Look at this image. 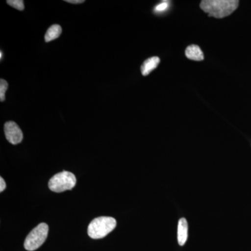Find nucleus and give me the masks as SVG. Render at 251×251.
<instances>
[{
	"label": "nucleus",
	"instance_id": "13",
	"mask_svg": "<svg viewBox=\"0 0 251 251\" xmlns=\"http://www.w3.org/2000/svg\"><path fill=\"white\" fill-rule=\"evenodd\" d=\"M5 188H6V183H5L4 180L1 176L0 177V191L2 192L3 191H4Z\"/></svg>",
	"mask_w": 251,
	"mask_h": 251
},
{
	"label": "nucleus",
	"instance_id": "9",
	"mask_svg": "<svg viewBox=\"0 0 251 251\" xmlns=\"http://www.w3.org/2000/svg\"><path fill=\"white\" fill-rule=\"evenodd\" d=\"M62 33V27L59 25H53L50 26L46 31L45 35V41L46 42L54 40V39L59 38Z\"/></svg>",
	"mask_w": 251,
	"mask_h": 251
},
{
	"label": "nucleus",
	"instance_id": "1",
	"mask_svg": "<svg viewBox=\"0 0 251 251\" xmlns=\"http://www.w3.org/2000/svg\"><path fill=\"white\" fill-rule=\"evenodd\" d=\"M239 3L237 0H203L201 8L211 17L222 18L232 14Z\"/></svg>",
	"mask_w": 251,
	"mask_h": 251
},
{
	"label": "nucleus",
	"instance_id": "6",
	"mask_svg": "<svg viewBox=\"0 0 251 251\" xmlns=\"http://www.w3.org/2000/svg\"><path fill=\"white\" fill-rule=\"evenodd\" d=\"M188 222L186 219L182 218L178 224L177 238L180 246H184L188 239Z\"/></svg>",
	"mask_w": 251,
	"mask_h": 251
},
{
	"label": "nucleus",
	"instance_id": "7",
	"mask_svg": "<svg viewBox=\"0 0 251 251\" xmlns=\"http://www.w3.org/2000/svg\"><path fill=\"white\" fill-rule=\"evenodd\" d=\"M185 54H186V57L191 60L202 61L204 59V54H203L202 50L197 45L188 46Z\"/></svg>",
	"mask_w": 251,
	"mask_h": 251
},
{
	"label": "nucleus",
	"instance_id": "2",
	"mask_svg": "<svg viewBox=\"0 0 251 251\" xmlns=\"http://www.w3.org/2000/svg\"><path fill=\"white\" fill-rule=\"evenodd\" d=\"M116 220L109 216H100L94 219L88 226V235L94 239H102L116 227Z\"/></svg>",
	"mask_w": 251,
	"mask_h": 251
},
{
	"label": "nucleus",
	"instance_id": "4",
	"mask_svg": "<svg viewBox=\"0 0 251 251\" xmlns=\"http://www.w3.org/2000/svg\"><path fill=\"white\" fill-rule=\"evenodd\" d=\"M49 234V226L42 223L32 229L24 243L25 249L27 251H33L39 249L45 242Z\"/></svg>",
	"mask_w": 251,
	"mask_h": 251
},
{
	"label": "nucleus",
	"instance_id": "14",
	"mask_svg": "<svg viewBox=\"0 0 251 251\" xmlns=\"http://www.w3.org/2000/svg\"><path fill=\"white\" fill-rule=\"evenodd\" d=\"M66 1L71 3V4H81V3L85 2L84 0H66Z\"/></svg>",
	"mask_w": 251,
	"mask_h": 251
},
{
	"label": "nucleus",
	"instance_id": "5",
	"mask_svg": "<svg viewBox=\"0 0 251 251\" xmlns=\"http://www.w3.org/2000/svg\"><path fill=\"white\" fill-rule=\"evenodd\" d=\"M4 133L6 140L13 145H17L22 142V130L14 122H8L5 124Z\"/></svg>",
	"mask_w": 251,
	"mask_h": 251
},
{
	"label": "nucleus",
	"instance_id": "11",
	"mask_svg": "<svg viewBox=\"0 0 251 251\" xmlns=\"http://www.w3.org/2000/svg\"><path fill=\"white\" fill-rule=\"evenodd\" d=\"M6 2L10 6L19 10V11H23L25 9L24 1L23 0H9Z\"/></svg>",
	"mask_w": 251,
	"mask_h": 251
},
{
	"label": "nucleus",
	"instance_id": "8",
	"mask_svg": "<svg viewBox=\"0 0 251 251\" xmlns=\"http://www.w3.org/2000/svg\"><path fill=\"white\" fill-rule=\"evenodd\" d=\"M160 59L158 57H153L147 59L141 66L142 74L144 76H147L158 67Z\"/></svg>",
	"mask_w": 251,
	"mask_h": 251
},
{
	"label": "nucleus",
	"instance_id": "12",
	"mask_svg": "<svg viewBox=\"0 0 251 251\" xmlns=\"http://www.w3.org/2000/svg\"><path fill=\"white\" fill-rule=\"evenodd\" d=\"M168 6H169V4H168V1H163L161 4L157 5L156 7L154 8L155 12H163V11L168 9Z\"/></svg>",
	"mask_w": 251,
	"mask_h": 251
},
{
	"label": "nucleus",
	"instance_id": "10",
	"mask_svg": "<svg viewBox=\"0 0 251 251\" xmlns=\"http://www.w3.org/2000/svg\"><path fill=\"white\" fill-rule=\"evenodd\" d=\"M9 85L6 80L1 79L0 80V100L1 102L4 101L5 100V93L7 90Z\"/></svg>",
	"mask_w": 251,
	"mask_h": 251
},
{
	"label": "nucleus",
	"instance_id": "15",
	"mask_svg": "<svg viewBox=\"0 0 251 251\" xmlns=\"http://www.w3.org/2000/svg\"><path fill=\"white\" fill-rule=\"evenodd\" d=\"M2 51H1V52H0V59H1H1H2Z\"/></svg>",
	"mask_w": 251,
	"mask_h": 251
},
{
	"label": "nucleus",
	"instance_id": "3",
	"mask_svg": "<svg viewBox=\"0 0 251 251\" xmlns=\"http://www.w3.org/2000/svg\"><path fill=\"white\" fill-rule=\"evenodd\" d=\"M76 184L75 175L70 172L62 171L54 175L49 183L51 191L55 193H62L67 190H72Z\"/></svg>",
	"mask_w": 251,
	"mask_h": 251
}]
</instances>
